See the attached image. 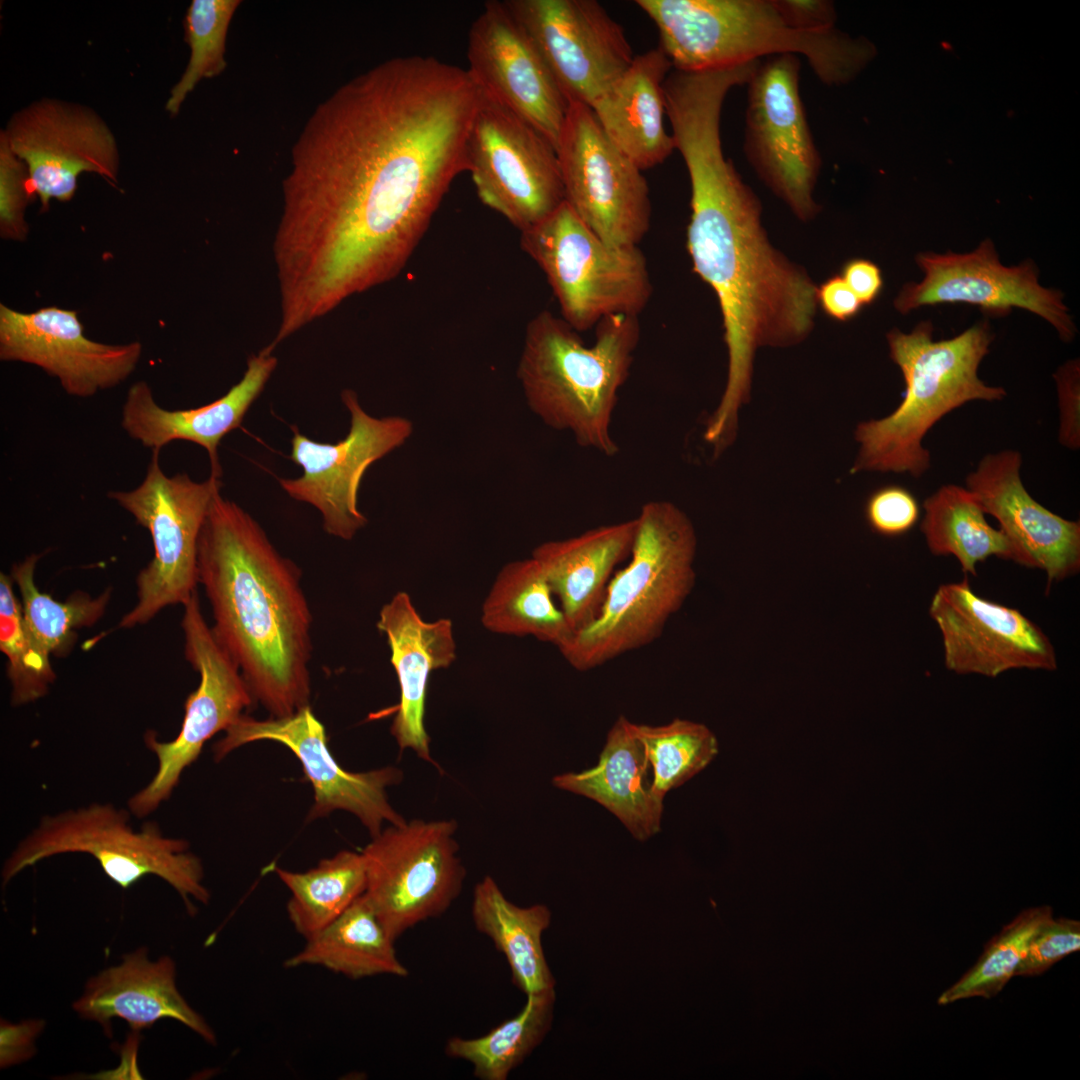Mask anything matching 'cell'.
Here are the masks:
<instances>
[{
  "mask_svg": "<svg viewBox=\"0 0 1080 1080\" xmlns=\"http://www.w3.org/2000/svg\"><path fill=\"white\" fill-rule=\"evenodd\" d=\"M916 263L924 273L922 281L905 285L894 301L903 314L943 303L972 304L1000 315L1017 307L1047 320L1062 341L1070 342L1075 336L1076 327L1063 294L1039 283L1038 270L1031 261L1002 265L990 239L969 253H920Z\"/></svg>",
  "mask_w": 1080,
  "mask_h": 1080,
  "instance_id": "20",
  "label": "cell"
},
{
  "mask_svg": "<svg viewBox=\"0 0 1080 1080\" xmlns=\"http://www.w3.org/2000/svg\"><path fill=\"white\" fill-rule=\"evenodd\" d=\"M1053 917L1050 906L1023 910L985 946L978 961L938 997L939 1005L971 997L996 996L1014 976L1031 936Z\"/></svg>",
  "mask_w": 1080,
  "mask_h": 1080,
  "instance_id": "39",
  "label": "cell"
},
{
  "mask_svg": "<svg viewBox=\"0 0 1080 1080\" xmlns=\"http://www.w3.org/2000/svg\"><path fill=\"white\" fill-rule=\"evenodd\" d=\"M1080 949V922L1051 917L1031 936L1014 976H1037Z\"/></svg>",
  "mask_w": 1080,
  "mask_h": 1080,
  "instance_id": "43",
  "label": "cell"
},
{
  "mask_svg": "<svg viewBox=\"0 0 1080 1080\" xmlns=\"http://www.w3.org/2000/svg\"><path fill=\"white\" fill-rule=\"evenodd\" d=\"M1021 455L1004 450L985 455L966 478L985 514L995 517L1000 529L1046 572L1048 588L1080 569V522L1048 510L1025 489Z\"/></svg>",
  "mask_w": 1080,
  "mask_h": 1080,
  "instance_id": "24",
  "label": "cell"
},
{
  "mask_svg": "<svg viewBox=\"0 0 1080 1080\" xmlns=\"http://www.w3.org/2000/svg\"><path fill=\"white\" fill-rule=\"evenodd\" d=\"M198 584L218 642L272 717L310 705L312 613L301 570L261 525L217 492L198 540Z\"/></svg>",
  "mask_w": 1080,
  "mask_h": 1080,
  "instance_id": "3",
  "label": "cell"
},
{
  "mask_svg": "<svg viewBox=\"0 0 1080 1080\" xmlns=\"http://www.w3.org/2000/svg\"><path fill=\"white\" fill-rule=\"evenodd\" d=\"M377 628L387 639L400 689L391 734L401 750L410 749L434 764L425 727L427 688L433 671L455 661L452 622L447 618L425 621L409 594L399 591L382 606Z\"/></svg>",
  "mask_w": 1080,
  "mask_h": 1080,
  "instance_id": "27",
  "label": "cell"
},
{
  "mask_svg": "<svg viewBox=\"0 0 1080 1080\" xmlns=\"http://www.w3.org/2000/svg\"><path fill=\"white\" fill-rule=\"evenodd\" d=\"M271 343L247 361L241 380L226 394L206 405L169 410L154 399L145 381L134 383L122 407L121 425L143 447L159 451L177 440L198 444L207 451L210 475L222 478L218 447L225 435L238 428L251 405L264 390L277 367Z\"/></svg>",
  "mask_w": 1080,
  "mask_h": 1080,
  "instance_id": "25",
  "label": "cell"
},
{
  "mask_svg": "<svg viewBox=\"0 0 1080 1080\" xmlns=\"http://www.w3.org/2000/svg\"><path fill=\"white\" fill-rule=\"evenodd\" d=\"M671 70L659 46L635 55L624 74L590 106L608 138L642 171L663 163L676 150L664 121V82Z\"/></svg>",
  "mask_w": 1080,
  "mask_h": 1080,
  "instance_id": "28",
  "label": "cell"
},
{
  "mask_svg": "<svg viewBox=\"0 0 1080 1080\" xmlns=\"http://www.w3.org/2000/svg\"><path fill=\"white\" fill-rule=\"evenodd\" d=\"M1 132L25 163L42 211L48 209L51 200H71L82 173H95L117 183L116 139L106 122L89 107L40 99L15 112Z\"/></svg>",
  "mask_w": 1080,
  "mask_h": 1080,
  "instance_id": "19",
  "label": "cell"
},
{
  "mask_svg": "<svg viewBox=\"0 0 1080 1080\" xmlns=\"http://www.w3.org/2000/svg\"><path fill=\"white\" fill-rule=\"evenodd\" d=\"M478 90L466 171L481 202L522 232L565 201L557 151L529 122Z\"/></svg>",
  "mask_w": 1080,
  "mask_h": 1080,
  "instance_id": "12",
  "label": "cell"
},
{
  "mask_svg": "<svg viewBox=\"0 0 1080 1080\" xmlns=\"http://www.w3.org/2000/svg\"><path fill=\"white\" fill-rule=\"evenodd\" d=\"M800 58L761 59L747 85L743 151L759 178L800 220L819 212L822 161L799 91Z\"/></svg>",
  "mask_w": 1080,
  "mask_h": 1080,
  "instance_id": "13",
  "label": "cell"
},
{
  "mask_svg": "<svg viewBox=\"0 0 1080 1080\" xmlns=\"http://www.w3.org/2000/svg\"><path fill=\"white\" fill-rule=\"evenodd\" d=\"M568 103H592L635 55L623 27L595 0H506Z\"/></svg>",
  "mask_w": 1080,
  "mask_h": 1080,
  "instance_id": "18",
  "label": "cell"
},
{
  "mask_svg": "<svg viewBox=\"0 0 1080 1080\" xmlns=\"http://www.w3.org/2000/svg\"><path fill=\"white\" fill-rule=\"evenodd\" d=\"M141 354L138 341L112 345L87 338L75 310L50 306L26 313L0 304L1 360L41 368L71 396L87 398L119 385Z\"/></svg>",
  "mask_w": 1080,
  "mask_h": 1080,
  "instance_id": "22",
  "label": "cell"
},
{
  "mask_svg": "<svg viewBox=\"0 0 1080 1080\" xmlns=\"http://www.w3.org/2000/svg\"><path fill=\"white\" fill-rule=\"evenodd\" d=\"M816 303L826 315L838 321L855 317L863 306L840 275L832 276L816 287Z\"/></svg>",
  "mask_w": 1080,
  "mask_h": 1080,
  "instance_id": "48",
  "label": "cell"
},
{
  "mask_svg": "<svg viewBox=\"0 0 1080 1080\" xmlns=\"http://www.w3.org/2000/svg\"><path fill=\"white\" fill-rule=\"evenodd\" d=\"M13 583L11 575L0 574V650L8 660L11 703L20 706L45 696L55 673L32 650Z\"/></svg>",
  "mask_w": 1080,
  "mask_h": 1080,
  "instance_id": "41",
  "label": "cell"
},
{
  "mask_svg": "<svg viewBox=\"0 0 1080 1080\" xmlns=\"http://www.w3.org/2000/svg\"><path fill=\"white\" fill-rule=\"evenodd\" d=\"M920 514L918 502L906 488L887 485L875 490L867 499L865 516L870 528L886 537L907 533Z\"/></svg>",
  "mask_w": 1080,
  "mask_h": 1080,
  "instance_id": "44",
  "label": "cell"
},
{
  "mask_svg": "<svg viewBox=\"0 0 1080 1080\" xmlns=\"http://www.w3.org/2000/svg\"><path fill=\"white\" fill-rule=\"evenodd\" d=\"M261 740L279 742L299 759L314 789L310 820L344 810L355 815L371 837L383 830L384 823L401 825L407 821L392 807L387 796V788L402 781V771L393 766L366 772L342 768L329 751L325 727L310 705L288 716L262 720L243 714L214 744L215 761L234 749Z\"/></svg>",
  "mask_w": 1080,
  "mask_h": 1080,
  "instance_id": "17",
  "label": "cell"
},
{
  "mask_svg": "<svg viewBox=\"0 0 1080 1080\" xmlns=\"http://www.w3.org/2000/svg\"><path fill=\"white\" fill-rule=\"evenodd\" d=\"M289 889V920L305 939L340 916L365 892L366 871L361 852L342 850L305 871L274 869Z\"/></svg>",
  "mask_w": 1080,
  "mask_h": 1080,
  "instance_id": "35",
  "label": "cell"
},
{
  "mask_svg": "<svg viewBox=\"0 0 1080 1080\" xmlns=\"http://www.w3.org/2000/svg\"><path fill=\"white\" fill-rule=\"evenodd\" d=\"M652 774V790L661 800L702 771L717 755L718 741L704 724L683 719L660 725L635 724Z\"/></svg>",
  "mask_w": 1080,
  "mask_h": 1080,
  "instance_id": "38",
  "label": "cell"
},
{
  "mask_svg": "<svg viewBox=\"0 0 1080 1080\" xmlns=\"http://www.w3.org/2000/svg\"><path fill=\"white\" fill-rule=\"evenodd\" d=\"M556 151L565 203L606 243L638 246L651 223L647 180L589 106L569 103Z\"/></svg>",
  "mask_w": 1080,
  "mask_h": 1080,
  "instance_id": "14",
  "label": "cell"
},
{
  "mask_svg": "<svg viewBox=\"0 0 1080 1080\" xmlns=\"http://www.w3.org/2000/svg\"><path fill=\"white\" fill-rule=\"evenodd\" d=\"M786 23L792 28L807 32L832 30L836 23V10L828 0H774Z\"/></svg>",
  "mask_w": 1080,
  "mask_h": 1080,
  "instance_id": "47",
  "label": "cell"
},
{
  "mask_svg": "<svg viewBox=\"0 0 1080 1080\" xmlns=\"http://www.w3.org/2000/svg\"><path fill=\"white\" fill-rule=\"evenodd\" d=\"M587 346L560 316L538 312L527 324L517 366L529 409L548 427L605 456L619 447L611 433L618 393L640 340L638 316L612 315Z\"/></svg>",
  "mask_w": 1080,
  "mask_h": 1080,
  "instance_id": "4",
  "label": "cell"
},
{
  "mask_svg": "<svg viewBox=\"0 0 1080 1080\" xmlns=\"http://www.w3.org/2000/svg\"><path fill=\"white\" fill-rule=\"evenodd\" d=\"M669 39L677 62L687 71L794 54L803 56L827 86L848 84L876 53L864 37L837 28L821 32L792 28L774 0H682L671 15Z\"/></svg>",
  "mask_w": 1080,
  "mask_h": 1080,
  "instance_id": "7",
  "label": "cell"
},
{
  "mask_svg": "<svg viewBox=\"0 0 1080 1080\" xmlns=\"http://www.w3.org/2000/svg\"><path fill=\"white\" fill-rule=\"evenodd\" d=\"M920 529L934 555H953L962 571L976 576V565L990 556L1034 568L1031 559L1001 529L992 527L976 495L945 485L923 503Z\"/></svg>",
  "mask_w": 1080,
  "mask_h": 1080,
  "instance_id": "33",
  "label": "cell"
},
{
  "mask_svg": "<svg viewBox=\"0 0 1080 1080\" xmlns=\"http://www.w3.org/2000/svg\"><path fill=\"white\" fill-rule=\"evenodd\" d=\"M520 246L545 274L560 317L579 333L608 316H639L651 298V277L639 246L606 243L565 201L520 232Z\"/></svg>",
  "mask_w": 1080,
  "mask_h": 1080,
  "instance_id": "9",
  "label": "cell"
},
{
  "mask_svg": "<svg viewBox=\"0 0 1080 1080\" xmlns=\"http://www.w3.org/2000/svg\"><path fill=\"white\" fill-rule=\"evenodd\" d=\"M476 86L534 126L555 147L569 103L536 46L504 1H487L468 34Z\"/></svg>",
  "mask_w": 1080,
  "mask_h": 1080,
  "instance_id": "23",
  "label": "cell"
},
{
  "mask_svg": "<svg viewBox=\"0 0 1080 1080\" xmlns=\"http://www.w3.org/2000/svg\"><path fill=\"white\" fill-rule=\"evenodd\" d=\"M554 598L534 558L509 562L497 574L484 600L482 624L493 633L531 636L559 648L573 630Z\"/></svg>",
  "mask_w": 1080,
  "mask_h": 1080,
  "instance_id": "34",
  "label": "cell"
},
{
  "mask_svg": "<svg viewBox=\"0 0 1080 1080\" xmlns=\"http://www.w3.org/2000/svg\"><path fill=\"white\" fill-rule=\"evenodd\" d=\"M188 849L187 841L165 837L154 822L136 830L129 824L125 810L95 803L42 818L5 861L2 884L7 885L24 869L46 858L86 853L123 889L148 875L163 879L181 896L188 913L194 915L192 900L207 904L210 893L203 884L202 863Z\"/></svg>",
  "mask_w": 1080,
  "mask_h": 1080,
  "instance_id": "8",
  "label": "cell"
},
{
  "mask_svg": "<svg viewBox=\"0 0 1080 1080\" xmlns=\"http://www.w3.org/2000/svg\"><path fill=\"white\" fill-rule=\"evenodd\" d=\"M471 918L509 965L513 983L526 995L554 989L555 979L545 958L542 935L551 912L542 904L520 907L510 902L489 875L473 891Z\"/></svg>",
  "mask_w": 1080,
  "mask_h": 1080,
  "instance_id": "31",
  "label": "cell"
},
{
  "mask_svg": "<svg viewBox=\"0 0 1080 1080\" xmlns=\"http://www.w3.org/2000/svg\"><path fill=\"white\" fill-rule=\"evenodd\" d=\"M631 558L608 583L596 618L558 649L588 671L656 640L695 581L697 539L688 516L665 500L646 502L636 517Z\"/></svg>",
  "mask_w": 1080,
  "mask_h": 1080,
  "instance_id": "6",
  "label": "cell"
},
{
  "mask_svg": "<svg viewBox=\"0 0 1080 1080\" xmlns=\"http://www.w3.org/2000/svg\"><path fill=\"white\" fill-rule=\"evenodd\" d=\"M862 305L877 299L883 288L880 268L870 260L852 259L843 265L841 275Z\"/></svg>",
  "mask_w": 1080,
  "mask_h": 1080,
  "instance_id": "49",
  "label": "cell"
},
{
  "mask_svg": "<svg viewBox=\"0 0 1080 1080\" xmlns=\"http://www.w3.org/2000/svg\"><path fill=\"white\" fill-rule=\"evenodd\" d=\"M552 784L596 801L637 840L645 841L660 831L664 800L652 790L651 768L634 723L622 715L609 730L594 767L559 774Z\"/></svg>",
  "mask_w": 1080,
  "mask_h": 1080,
  "instance_id": "30",
  "label": "cell"
},
{
  "mask_svg": "<svg viewBox=\"0 0 1080 1080\" xmlns=\"http://www.w3.org/2000/svg\"><path fill=\"white\" fill-rule=\"evenodd\" d=\"M40 554H30L13 565L11 577L19 589L24 624L35 655L51 665L50 656L59 655L73 641L75 629L90 627L104 615L111 591L96 597L75 592L66 601H57L36 586L34 574Z\"/></svg>",
  "mask_w": 1080,
  "mask_h": 1080,
  "instance_id": "37",
  "label": "cell"
},
{
  "mask_svg": "<svg viewBox=\"0 0 1080 1080\" xmlns=\"http://www.w3.org/2000/svg\"><path fill=\"white\" fill-rule=\"evenodd\" d=\"M284 966H320L358 980L377 975L406 977L394 942L364 894L326 927L305 939Z\"/></svg>",
  "mask_w": 1080,
  "mask_h": 1080,
  "instance_id": "32",
  "label": "cell"
},
{
  "mask_svg": "<svg viewBox=\"0 0 1080 1080\" xmlns=\"http://www.w3.org/2000/svg\"><path fill=\"white\" fill-rule=\"evenodd\" d=\"M35 195L25 163L11 150L0 132V234L21 241L28 234L25 211Z\"/></svg>",
  "mask_w": 1080,
  "mask_h": 1080,
  "instance_id": "42",
  "label": "cell"
},
{
  "mask_svg": "<svg viewBox=\"0 0 1080 1080\" xmlns=\"http://www.w3.org/2000/svg\"><path fill=\"white\" fill-rule=\"evenodd\" d=\"M929 614L950 671L997 677L1010 669H1057L1055 649L1043 630L1019 610L975 594L967 578L940 585Z\"/></svg>",
  "mask_w": 1080,
  "mask_h": 1080,
  "instance_id": "21",
  "label": "cell"
},
{
  "mask_svg": "<svg viewBox=\"0 0 1080 1080\" xmlns=\"http://www.w3.org/2000/svg\"><path fill=\"white\" fill-rule=\"evenodd\" d=\"M457 828L453 819H413L383 829L361 851L364 895L394 940L440 917L461 893L466 870Z\"/></svg>",
  "mask_w": 1080,
  "mask_h": 1080,
  "instance_id": "11",
  "label": "cell"
},
{
  "mask_svg": "<svg viewBox=\"0 0 1080 1080\" xmlns=\"http://www.w3.org/2000/svg\"><path fill=\"white\" fill-rule=\"evenodd\" d=\"M84 1020L98 1023L112 1036V1020L128 1023L133 1031L173 1019L215 1045L217 1037L205 1018L186 1001L176 985V964L167 955L152 961L147 947H138L122 961L88 979L72 1005Z\"/></svg>",
  "mask_w": 1080,
  "mask_h": 1080,
  "instance_id": "26",
  "label": "cell"
},
{
  "mask_svg": "<svg viewBox=\"0 0 1080 1080\" xmlns=\"http://www.w3.org/2000/svg\"><path fill=\"white\" fill-rule=\"evenodd\" d=\"M183 607L185 657L199 673L200 682L187 697L183 723L173 740L159 741L151 731L145 735L146 746L158 759V769L128 801L129 809L138 817L151 814L167 800L185 768L199 757L205 742L225 731L254 701L238 665L207 624L197 591Z\"/></svg>",
  "mask_w": 1080,
  "mask_h": 1080,
  "instance_id": "15",
  "label": "cell"
},
{
  "mask_svg": "<svg viewBox=\"0 0 1080 1080\" xmlns=\"http://www.w3.org/2000/svg\"><path fill=\"white\" fill-rule=\"evenodd\" d=\"M0 1028V1067L6 1069L29 1060L36 1053L35 1042L45 1028V1021L29 1019L10 1023L2 1019Z\"/></svg>",
  "mask_w": 1080,
  "mask_h": 1080,
  "instance_id": "46",
  "label": "cell"
},
{
  "mask_svg": "<svg viewBox=\"0 0 1080 1080\" xmlns=\"http://www.w3.org/2000/svg\"><path fill=\"white\" fill-rule=\"evenodd\" d=\"M721 115L691 109L671 123L691 186L687 249L693 270L717 295L728 350V376L705 440L717 449L735 438L749 401L759 346H788L811 331L816 286L769 243L761 204L723 153Z\"/></svg>",
  "mask_w": 1080,
  "mask_h": 1080,
  "instance_id": "2",
  "label": "cell"
},
{
  "mask_svg": "<svg viewBox=\"0 0 1080 1080\" xmlns=\"http://www.w3.org/2000/svg\"><path fill=\"white\" fill-rule=\"evenodd\" d=\"M555 990L527 995L523 1008L485 1035L453 1036L445 1045L447 1056L469 1063L480 1080H506L543 1041L553 1021Z\"/></svg>",
  "mask_w": 1080,
  "mask_h": 1080,
  "instance_id": "36",
  "label": "cell"
},
{
  "mask_svg": "<svg viewBox=\"0 0 1080 1080\" xmlns=\"http://www.w3.org/2000/svg\"><path fill=\"white\" fill-rule=\"evenodd\" d=\"M239 0H193L184 19L185 40L190 49L187 66L170 91L165 110L179 113L187 96L203 79L220 75L226 68V39Z\"/></svg>",
  "mask_w": 1080,
  "mask_h": 1080,
  "instance_id": "40",
  "label": "cell"
},
{
  "mask_svg": "<svg viewBox=\"0 0 1080 1080\" xmlns=\"http://www.w3.org/2000/svg\"><path fill=\"white\" fill-rule=\"evenodd\" d=\"M993 338L986 320L939 341L933 340L929 321L910 333L889 332L890 357L905 380L903 400L890 415L857 425L860 449L851 473H909L918 478L930 466L922 440L942 417L969 401L1002 400V387L988 386L978 377Z\"/></svg>",
  "mask_w": 1080,
  "mask_h": 1080,
  "instance_id": "5",
  "label": "cell"
},
{
  "mask_svg": "<svg viewBox=\"0 0 1080 1080\" xmlns=\"http://www.w3.org/2000/svg\"><path fill=\"white\" fill-rule=\"evenodd\" d=\"M1054 378L1059 396V442L1076 450L1080 447L1079 361L1071 360L1061 366Z\"/></svg>",
  "mask_w": 1080,
  "mask_h": 1080,
  "instance_id": "45",
  "label": "cell"
},
{
  "mask_svg": "<svg viewBox=\"0 0 1080 1080\" xmlns=\"http://www.w3.org/2000/svg\"><path fill=\"white\" fill-rule=\"evenodd\" d=\"M341 399L350 415L347 435L336 443H322L293 426L290 458L303 472L278 481L291 498L320 512L327 534L348 541L367 524L358 507L365 472L401 447L412 435L413 424L403 416L369 414L351 389L343 390Z\"/></svg>",
  "mask_w": 1080,
  "mask_h": 1080,
  "instance_id": "16",
  "label": "cell"
},
{
  "mask_svg": "<svg viewBox=\"0 0 1080 1080\" xmlns=\"http://www.w3.org/2000/svg\"><path fill=\"white\" fill-rule=\"evenodd\" d=\"M220 478L195 481L187 473L167 475L152 451L142 482L107 496L130 513L152 538L154 556L136 579L137 601L120 620L134 628L171 605H184L196 592L198 540Z\"/></svg>",
  "mask_w": 1080,
  "mask_h": 1080,
  "instance_id": "10",
  "label": "cell"
},
{
  "mask_svg": "<svg viewBox=\"0 0 1080 1080\" xmlns=\"http://www.w3.org/2000/svg\"><path fill=\"white\" fill-rule=\"evenodd\" d=\"M637 518L541 543L531 557L540 565L573 632L591 623L603 603L613 569L630 556Z\"/></svg>",
  "mask_w": 1080,
  "mask_h": 1080,
  "instance_id": "29",
  "label": "cell"
},
{
  "mask_svg": "<svg viewBox=\"0 0 1080 1080\" xmlns=\"http://www.w3.org/2000/svg\"><path fill=\"white\" fill-rule=\"evenodd\" d=\"M478 102L466 69L405 56L315 108L292 147L273 243L284 330L296 333L402 271L466 171Z\"/></svg>",
  "mask_w": 1080,
  "mask_h": 1080,
  "instance_id": "1",
  "label": "cell"
}]
</instances>
